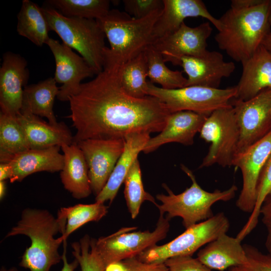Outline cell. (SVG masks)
Here are the masks:
<instances>
[{
    "instance_id": "obj_1",
    "label": "cell",
    "mask_w": 271,
    "mask_h": 271,
    "mask_svg": "<svg viewBox=\"0 0 271 271\" xmlns=\"http://www.w3.org/2000/svg\"><path fill=\"white\" fill-rule=\"evenodd\" d=\"M123 65L104 57L102 71L82 83L69 99L71 118L76 130L74 144L87 139H122L136 132H161L171 113L158 98H137L123 90Z\"/></svg>"
},
{
    "instance_id": "obj_2",
    "label": "cell",
    "mask_w": 271,
    "mask_h": 271,
    "mask_svg": "<svg viewBox=\"0 0 271 271\" xmlns=\"http://www.w3.org/2000/svg\"><path fill=\"white\" fill-rule=\"evenodd\" d=\"M164 215L160 212L156 227L153 231H132L137 227H123L97 239L86 235L80 243H73L72 247L95 271H105L110 264L137 256L164 239L169 230L170 220Z\"/></svg>"
},
{
    "instance_id": "obj_3",
    "label": "cell",
    "mask_w": 271,
    "mask_h": 271,
    "mask_svg": "<svg viewBox=\"0 0 271 271\" xmlns=\"http://www.w3.org/2000/svg\"><path fill=\"white\" fill-rule=\"evenodd\" d=\"M65 218L57 217L46 209H24L20 219L5 236V238L24 235L30 238V246L21 257L20 266L30 271H50L51 267L59 263L62 255L59 248L63 241L58 233L64 232Z\"/></svg>"
},
{
    "instance_id": "obj_4",
    "label": "cell",
    "mask_w": 271,
    "mask_h": 271,
    "mask_svg": "<svg viewBox=\"0 0 271 271\" xmlns=\"http://www.w3.org/2000/svg\"><path fill=\"white\" fill-rule=\"evenodd\" d=\"M270 0L248 9L230 8L218 19L221 29L214 39L218 48L241 64L262 45L270 32Z\"/></svg>"
},
{
    "instance_id": "obj_5",
    "label": "cell",
    "mask_w": 271,
    "mask_h": 271,
    "mask_svg": "<svg viewBox=\"0 0 271 271\" xmlns=\"http://www.w3.org/2000/svg\"><path fill=\"white\" fill-rule=\"evenodd\" d=\"M162 10H156L141 19L112 10L105 17L96 20L110 45V47L105 48L104 56L123 65L144 52L154 42V28Z\"/></svg>"
},
{
    "instance_id": "obj_6",
    "label": "cell",
    "mask_w": 271,
    "mask_h": 271,
    "mask_svg": "<svg viewBox=\"0 0 271 271\" xmlns=\"http://www.w3.org/2000/svg\"><path fill=\"white\" fill-rule=\"evenodd\" d=\"M181 168L191 179L190 187L180 194H175L166 184H163L168 195L160 194L156 196L161 202V205H157V208L160 213H167L166 217L169 220L180 217L187 229L212 217L214 215L212 206L216 202L228 201L234 197L237 190L235 185L224 191L208 192L198 184L195 175L188 168L181 164Z\"/></svg>"
},
{
    "instance_id": "obj_7",
    "label": "cell",
    "mask_w": 271,
    "mask_h": 271,
    "mask_svg": "<svg viewBox=\"0 0 271 271\" xmlns=\"http://www.w3.org/2000/svg\"><path fill=\"white\" fill-rule=\"evenodd\" d=\"M42 9L50 30L56 33L64 44L76 50L96 75L102 71L106 36L97 21L66 17L49 7Z\"/></svg>"
},
{
    "instance_id": "obj_8",
    "label": "cell",
    "mask_w": 271,
    "mask_h": 271,
    "mask_svg": "<svg viewBox=\"0 0 271 271\" xmlns=\"http://www.w3.org/2000/svg\"><path fill=\"white\" fill-rule=\"evenodd\" d=\"M229 227L227 217L224 213L219 212L186 229L168 243L162 245L156 244L142 251L137 257L147 263H163L173 257L192 255L202 246L227 233Z\"/></svg>"
},
{
    "instance_id": "obj_9",
    "label": "cell",
    "mask_w": 271,
    "mask_h": 271,
    "mask_svg": "<svg viewBox=\"0 0 271 271\" xmlns=\"http://www.w3.org/2000/svg\"><path fill=\"white\" fill-rule=\"evenodd\" d=\"M237 93L236 86L225 89L189 86L165 89L148 82V95L158 98L170 112L188 110L209 116L215 110L231 105Z\"/></svg>"
},
{
    "instance_id": "obj_10",
    "label": "cell",
    "mask_w": 271,
    "mask_h": 271,
    "mask_svg": "<svg viewBox=\"0 0 271 271\" xmlns=\"http://www.w3.org/2000/svg\"><path fill=\"white\" fill-rule=\"evenodd\" d=\"M199 132L202 139L211 143L199 168L214 164L223 167L232 166L237 152L240 131L231 104L208 116Z\"/></svg>"
},
{
    "instance_id": "obj_11",
    "label": "cell",
    "mask_w": 271,
    "mask_h": 271,
    "mask_svg": "<svg viewBox=\"0 0 271 271\" xmlns=\"http://www.w3.org/2000/svg\"><path fill=\"white\" fill-rule=\"evenodd\" d=\"M231 104L240 131L237 155L271 131V89L246 101L234 98Z\"/></svg>"
},
{
    "instance_id": "obj_12",
    "label": "cell",
    "mask_w": 271,
    "mask_h": 271,
    "mask_svg": "<svg viewBox=\"0 0 271 271\" xmlns=\"http://www.w3.org/2000/svg\"><path fill=\"white\" fill-rule=\"evenodd\" d=\"M270 154L271 131L234 158L232 166L241 170L243 180L236 205L244 212L253 210L259 178Z\"/></svg>"
},
{
    "instance_id": "obj_13",
    "label": "cell",
    "mask_w": 271,
    "mask_h": 271,
    "mask_svg": "<svg viewBox=\"0 0 271 271\" xmlns=\"http://www.w3.org/2000/svg\"><path fill=\"white\" fill-rule=\"evenodd\" d=\"M76 144L85 159L92 192L96 196L106 185L124 151V140L92 139Z\"/></svg>"
},
{
    "instance_id": "obj_14",
    "label": "cell",
    "mask_w": 271,
    "mask_h": 271,
    "mask_svg": "<svg viewBox=\"0 0 271 271\" xmlns=\"http://www.w3.org/2000/svg\"><path fill=\"white\" fill-rule=\"evenodd\" d=\"M54 57L56 70L54 79L62 84L57 98L61 101H69L76 94L85 78L96 73L82 57L73 52L71 48L51 38L46 43Z\"/></svg>"
},
{
    "instance_id": "obj_15",
    "label": "cell",
    "mask_w": 271,
    "mask_h": 271,
    "mask_svg": "<svg viewBox=\"0 0 271 271\" xmlns=\"http://www.w3.org/2000/svg\"><path fill=\"white\" fill-rule=\"evenodd\" d=\"M212 32L210 23L190 27L183 23L174 33L156 40L152 45L162 54L165 61L179 65L180 59L197 56L207 50V41Z\"/></svg>"
},
{
    "instance_id": "obj_16",
    "label": "cell",
    "mask_w": 271,
    "mask_h": 271,
    "mask_svg": "<svg viewBox=\"0 0 271 271\" xmlns=\"http://www.w3.org/2000/svg\"><path fill=\"white\" fill-rule=\"evenodd\" d=\"M179 65L187 75L185 87L219 88L222 79L229 77L235 69L234 63L225 61L221 53L208 50L200 56L181 57Z\"/></svg>"
},
{
    "instance_id": "obj_17",
    "label": "cell",
    "mask_w": 271,
    "mask_h": 271,
    "mask_svg": "<svg viewBox=\"0 0 271 271\" xmlns=\"http://www.w3.org/2000/svg\"><path fill=\"white\" fill-rule=\"evenodd\" d=\"M26 60L12 52L6 53L0 68L1 112L17 116L23 101L24 89L29 78Z\"/></svg>"
},
{
    "instance_id": "obj_18",
    "label": "cell",
    "mask_w": 271,
    "mask_h": 271,
    "mask_svg": "<svg viewBox=\"0 0 271 271\" xmlns=\"http://www.w3.org/2000/svg\"><path fill=\"white\" fill-rule=\"evenodd\" d=\"M162 14L157 20L153 30L154 42L176 31L190 17L206 19L219 31L221 23L209 12L201 0H163Z\"/></svg>"
},
{
    "instance_id": "obj_19",
    "label": "cell",
    "mask_w": 271,
    "mask_h": 271,
    "mask_svg": "<svg viewBox=\"0 0 271 271\" xmlns=\"http://www.w3.org/2000/svg\"><path fill=\"white\" fill-rule=\"evenodd\" d=\"M207 116L188 110L171 113L164 128L158 135L150 138L143 152L148 154L162 145L173 142L192 145L195 134L200 131Z\"/></svg>"
},
{
    "instance_id": "obj_20",
    "label": "cell",
    "mask_w": 271,
    "mask_h": 271,
    "mask_svg": "<svg viewBox=\"0 0 271 271\" xmlns=\"http://www.w3.org/2000/svg\"><path fill=\"white\" fill-rule=\"evenodd\" d=\"M17 116L24 129L30 149L61 147L73 143V136L63 122L56 125L47 123L25 107H22Z\"/></svg>"
},
{
    "instance_id": "obj_21",
    "label": "cell",
    "mask_w": 271,
    "mask_h": 271,
    "mask_svg": "<svg viewBox=\"0 0 271 271\" xmlns=\"http://www.w3.org/2000/svg\"><path fill=\"white\" fill-rule=\"evenodd\" d=\"M242 72L236 85L235 99L246 101L271 89V51L262 45L241 64Z\"/></svg>"
},
{
    "instance_id": "obj_22",
    "label": "cell",
    "mask_w": 271,
    "mask_h": 271,
    "mask_svg": "<svg viewBox=\"0 0 271 271\" xmlns=\"http://www.w3.org/2000/svg\"><path fill=\"white\" fill-rule=\"evenodd\" d=\"M241 242L236 237L222 234L201 249L197 258L212 270L224 271L242 266L247 257Z\"/></svg>"
},
{
    "instance_id": "obj_23",
    "label": "cell",
    "mask_w": 271,
    "mask_h": 271,
    "mask_svg": "<svg viewBox=\"0 0 271 271\" xmlns=\"http://www.w3.org/2000/svg\"><path fill=\"white\" fill-rule=\"evenodd\" d=\"M60 148L57 146L44 149H29L16 155L9 162L13 171L11 182H21L37 172L61 171L64 165V155L60 153Z\"/></svg>"
},
{
    "instance_id": "obj_24",
    "label": "cell",
    "mask_w": 271,
    "mask_h": 271,
    "mask_svg": "<svg viewBox=\"0 0 271 271\" xmlns=\"http://www.w3.org/2000/svg\"><path fill=\"white\" fill-rule=\"evenodd\" d=\"M149 133L136 132L124 138V148L118 160L106 185L95 197V202L104 203L109 201L111 204L127 175L133 162L143 152L145 145L150 139Z\"/></svg>"
},
{
    "instance_id": "obj_25",
    "label": "cell",
    "mask_w": 271,
    "mask_h": 271,
    "mask_svg": "<svg viewBox=\"0 0 271 271\" xmlns=\"http://www.w3.org/2000/svg\"><path fill=\"white\" fill-rule=\"evenodd\" d=\"M64 155V165L60 171L61 182L66 190L76 199L88 197L92 192L88 166L77 144L61 147Z\"/></svg>"
},
{
    "instance_id": "obj_26",
    "label": "cell",
    "mask_w": 271,
    "mask_h": 271,
    "mask_svg": "<svg viewBox=\"0 0 271 271\" xmlns=\"http://www.w3.org/2000/svg\"><path fill=\"white\" fill-rule=\"evenodd\" d=\"M56 83L54 78L50 77L37 84L26 86L22 105L33 114L46 117L49 123L53 125L59 123L53 109L55 98L59 91Z\"/></svg>"
},
{
    "instance_id": "obj_27",
    "label": "cell",
    "mask_w": 271,
    "mask_h": 271,
    "mask_svg": "<svg viewBox=\"0 0 271 271\" xmlns=\"http://www.w3.org/2000/svg\"><path fill=\"white\" fill-rule=\"evenodd\" d=\"M17 30L18 34L37 46H42L50 37L49 26L40 8L29 0H24L18 15Z\"/></svg>"
},
{
    "instance_id": "obj_28",
    "label": "cell",
    "mask_w": 271,
    "mask_h": 271,
    "mask_svg": "<svg viewBox=\"0 0 271 271\" xmlns=\"http://www.w3.org/2000/svg\"><path fill=\"white\" fill-rule=\"evenodd\" d=\"M29 149L25 132L17 116L1 112V163H9L16 155Z\"/></svg>"
},
{
    "instance_id": "obj_29",
    "label": "cell",
    "mask_w": 271,
    "mask_h": 271,
    "mask_svg": "<svg viewBox=\"0 0 271 271\" xmlns=\"http://www.w3.org/2000/svg\"><path fill=\"white\" fill-rule=\"evenodd\" d=\"M147 58L148 77L150 82L161 85L165 89H174L185 86L187 78L182 71H173L165 64L162 54L152 44L145 51Z\"/></svg>"
},
{
    "instance_id": "obj_30",
    "label": "cell",
    "mask_w": 271,
    "mask_h": 271,
    "mask_svg": "<svg viewBox=\"0 0 271 271\" xmlns=\"http://www.w3.org/2000/svg\"><path fill=\"white\" fill-rule=\"evenodd\" d=\"M148 68L145 51L123 64L120 82L124 91L128 95L143 98L148 96Z\"/></svg>"
},
{
    "instance_id": "obj_31",
    "label": "cell",
    "mask_w": 271,
    "mask_h": 271,
    "mask_svg": "<svg viewBox=\"0 0 271 271\" xmlns=\"http://www.w3.org/2000/svg\"><path fill=\"white\" fill-rule=\"evenodd\" d=\"M47 3L68 17L99 20L109 12L108 0H49Z\"/></svg>"
},
{
    "instance_id": "obj_32",
    "label": "cell",
    "mask_w": 271,
    "mask_h": 271,
    "mask_svg": "<svg viewBox=\"0 0 271 271\" xmlns=\"http://www.w3.org/2000/svg\"><path fill=\"white\" fill-rule=\"evenodd\" d=\"M108 207L104 203L95 202L93 204L77 205L62 207L57 216L66 219L64 232L60 236L64 241L75 230L91 221H98L107 212Z\"/></svg>"
},
{
    "instance_id": "obj_33",
    "label": "cell",
    "mask_w": 271,
    "mask_h": 271,
    "mask_svg": "<svg viewBox=\"0 0 271 271\" xmlns=\"http://www.w3.org/2000/svg\"><path fill=\"white\" fill-rule=\"evenodd\" d=\"M124 183V197L132 219L136 218L139 214L141 206L144 201H149L157 206L155 198L144 189L141 170L138 159L132 163Z\"/></svg>"
},
{
    "instance_id": "obj_34",
    "label": "cell",
    "mask_w": 271,
    "mask_h": 271,
    "mask_svg": "<svg viewBox=\"0 0 271 271\" xmlns=\"http://www.w3.org/2000/svg\"><path fill=\"white\" fill-rule=\"evenodd\" d=\"M271 191V154L260 173L257 187L256 199L254 208L248 220L236 235L242 240L256 226L260 211L266 196Z\"/></svg>"
},
{
    "instance_id": "obj_35",
    "label": "cell",
    "mask_w": 271,
    "mask_h": 271,
    "mask_svg": "<svg viewBox=\"0 0 271 271\" xmlns=\"http://www.w3.org/2000/svg\"><path fill=\"white\" fill-rule=\"evenodd\" d=\"M105 271H169L164 262L147 263L137 256L110 264Z\"/></svg>"
},
{
    "instance_id": "obj_36",
    "label": "cell",
    "mask_w": 271,
    "mask_h": 271,
    "mask_svg": "<svg viewBox=\"0 0 271 271\" xmlns=\"http://www.w3.org/2000/svg\"><path fill=\"white\" fill-rule=\"evenodd\" d=\"M247 260L242 266H237L244 271H271V256L264 254L257 248L244 244Z\"/></svg>"
},
{
    "instance_id": "obj_37",
    "label": "cell",
    "mask_w": 271,
    "mask_h": 271,
    "mask_svg": "<svg viewBox=\"0 0 271 271\" xmlns=\"http://www.w3.org/2000/svg\"><path fill=\"white\" fill-rule=\"evenodd\" d=\"M125 12L136 19L144 18L163 8L161 0H123Z\"/></svg>"
},
{
    "instance_id": "obj_38",
    "label": "cell",
    "mask_w": 271,
    "mask_h": 271,
    "mask_svg": "<svg viewBox=\"0 0 271 271\" xmlns=\"http://www.w3.org/2000/svg\"><path fill=\"white\" fill-rule=\"evenodd\" d=\"M169 271H213L192 255H181L167 259Z\"/></svg>"
},
{
    "instance_id": "obj_39",
    "label": "cell",
    "mask_w": 271,
    "mask_h": 271,
    "mask_svg": "<svg viewBox=\"0 0 271 271\" xmlns=\"http://www.w3.org/2000/svg\"><path fill=\"white\" fill-rule=\"evenodd\" d=\"M262 215V222L267 230V236L265 246L267 254L271 256V208L263 205L260 211Z\"/></svg>"
},
{
    "instance_id": "obj_40",
    "label": "cell",
    "mask_w": 271,
    "mask_h": 271,
    "mask_svg": "<svg viewBox=\"0 0 271 271\" xmlns=\"http://www.w3.org/2000/svg\"><path fill=\"white\" fill-rule=\"evenodd\" d=\"M263 0H232L231 1L230 8L236 9H248L255 7Z\"/></svg>"
},
{
    "instance_id": "obj_41",
    "label": "cell",
    "mask_w": 271,
    "mask_h": 271,
    "mask_svg": "<svg viewBox=\"0 0 271 271\" xmlns=\"http://www.w3.org/2000/svg\"><path fill=\"white\" fill-rule=\"evenodd\" d=\"M63 251L62 255V260L63 265L61 271H74L79 265V263L77 259H75L71 263H69L67 260L66 252H67V240H64L63 242Z\"/></svg>"
},
{
    "instance_id": "obj_42",
    "label": "cell",
    "mask_w": 271,
    "mask_h": 271,
    "mask_svg": "<svg viewBox=\"0 0 271 271\" xmlns=\"http://www.w3.org/2000/svg\"><path fill=\"white\" fill-rule=\"evenodd\" d=\"M12 168L10 163H1L0 181L10 179L12 177Z\"/></svg>"
},
{
    "instance_id": "obj_43",
    "label": "cell",
    "mask_w": 271,
    "mask_h": 271,
    "mask_svg": "<svg viewBox=\"0 0 271 271\" xmlns=\"http://www.w3.org/2000/svg\"><path fill=\"white\" fill-rule=\"evenodd\" d=\"M262 45L267 49L271 51V32L266 36Z\"/></svg>"
},
{
    "instance_id": "obj_44",
    "label": "cell",
    "mask_w": 271,
    "mask_h": 271,
    "mask_svg": "<svg viewBox=\"0 0 271 271\" xmlns=\"http://www.w3.org/2000/svg\"><path fill=\"white\" fill-rule=\"evenodd\" d=\"M6 184L5 181H0V199L2 200L6 193Z\"/></svg>"
},
{
    "instance_id": "obj_45",
    "label": "cell",
    "mask_w": 271,
    "mask_h": 271,
    "mask_svg": "<svg viewBox=\"0 0 271 271\" xmlns=\"http://www.w3.org/2000/svg\"><path fill=\"white\" fill-rule=\"evenodd\" d=\"M265 205L271 208V191L266 196L262 205Z\"/></svg>"
},
{
    "instance_id": "obj_46",
    "label": "cell",
    "mask_w": 271,
    "mask_h": 271,
    "mask_svg": "<svg viewBox=\"0 0 271 271\" xmlns=\"http://www.w3.org/2000/svg\"><path fill=\"white\" fill-rule=\"evenodd\" d=\"M1 271H19V270L15 267H13L9 269H6L4 267H2L1 269Z\"/></svg>"
},
{
    "instance_id": "obj_47",
    "label": "cell",
    "mask_w": 271,
    "mask_h": 271,
    "mask_svg": "<svg viewBox=\"0 0 271 271\" xmlns=\"http://www.w3.org/2000/svg\"><path fill=\"white\" fill-rule=\"evenodd\" d=\"M229 271H244L237 266L230 268Z\"/></svg>"
},
{
    "instance_id": "obj_48",
    "label": "cell",
    "mask_w": 271,
    "mask_h": 271,
    "mask_svg": "<svg viewBox=\"0 0 271 271\" xmlns=\"http://www.w3.org/2000/svg\"><path fill=\"white\" fill-rule=\"evenodd\" d=\"M269 22L270 32H271V7H270V13H269Z\"/></svg>"
}]
</instances>
